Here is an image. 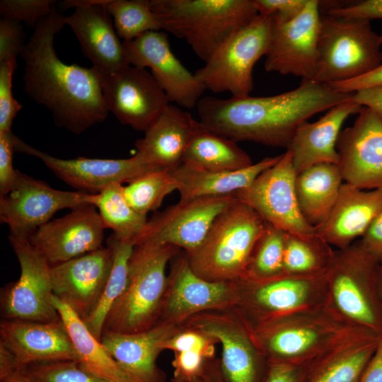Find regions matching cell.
<instances>
[{"label":"cell","mask_w":382,"mask_h":382,"mask_svg":"<svg viewBox=\"0 0 382 382\" xmlns=\"http://www.w3.org/2000/svg\"><path fill=\"white\" fill-rule=\"evenodd\" d=\"M56 7L41 18L21 54L27 94L50 110L55 124L79 134L103 122L109 110L100 74L93 67L66 64L55 52V35L65 25Z\"/></svg>","instance_id":"6da1fadb"},{"label":"cell","mask_w":382,"mask_h":382,"mask_svg":"<svg viewBox=\"0 0 382 382\" xmlns=\"http://www.w3.org/2000/svg\"><path fill=\"white\" fill-rule=\"evenodd\" d=\"M352 97L353 93L338 91L317 81L302 79L296 88L277 95L206 96L196 107L199 122L210 132L237 142L249 141L287 149L302 123Z\"/></svg>","instance_id":"7a4b0ae2"},{"label":"cell","mask_w":382,"mask_h":382,"mask_svg":"<svg viewBox=\"0 0 382 382\" xmlns=\"http://www.w3.org/2000/svg\"><path fill=\"white\" fill-rule=\"evenodd\" d=\"M269 364L304 366L351 344L381 337L352 324L328 305L270 320L250 328Z\"/></svg>","instance_id":"3957f363"},{"label":"cell","mask_w":382,"mask_h":382,"mask_svg":"<svg viewBox=\"0 0 382 382\" xmlns=\"http://www.w3.org/2000/svg\"><path fill=\"white\" fill-rule=\"evenodd\" d=\"M162 30L185 40L207 62L257 15L254 0H150Z\"/></svg>","instance_id":"277c9868"},{"label":"cell","mask_w":382,"mask_h":382,"mask_svg":"<svg viewBox=\"0 0 382 382\" xmlns=\"http://www.w3.org/2000/svg\"><path fill=\"white\" fill-rule=\"evenodd\" d=\"M267 222L237 198L215 219L199 247L185 253L192 270L212 282L244 279Z\"/></svg>","instance_id":"5b68a950"},{"label":"cell","mask_w":382,"mask_h":382,"mask_svg":"<svg viewBox=\"0 0 382 382\" xmlns=\"http://www.w3.org/2000/svg\"><path fill=\"white\" fill-rule=\"evenodd\" d=\"M180 251L168 244L134 245L129 262L127 286L110 311L103 332L138 333L159 322L168 284L166 267Z\"/></svg>","instance_id":"8992f818"},{"label":"cell","mask_w":382,"mask_h":382,"mask_svg":"<svg viewBox=\"0 0 382 382\" xmlns=\"http://www.w3.org/2000/svg\"><path fill=\"white\" fill-rule=\"evenodd\" d=\"M379 260L360 244L335 250L327 272V305L342 318L382 336V305L377 286Z\"/></svg>","instance_id":"52a82bcc"},{"label":"cell","mask_w":382,"mask_h":382,"mask_svg":"<svg viewBox=\"0 0 382 382\" xmlns=\"http://www.w3.org/2000/svg\"><path fill=\"white\" fill-rule=\"evenodd\" d=\"M381 45L369 20L321 16L313 80L329 85L369 73L381 63Z\"/></svg>","instance_id":"ba28073f"},{"label":"cell","mask_w":382,"mask_h":382,"mask_svg":"<svg viewBox=\"0 0 382 382\" xmlns=\"http://www.w3.org/2000/svg\"><path fill=\"white\" fill-rule=\"evenodd\" d=\"M272 29V17L258 14L233 34L194 73L205 90L229 92L233 98L249 96L254 66L269 51Z\"/></svg>","instance_id":"9c48e42d"},{"label":"cell","mask_w":382,"mask_h":382,"mask_svg":"<svg viewBox=\"0 0 382 382\" xmlns=\"http://www.w3.org/2000/svg\"><path fill=\"white\" fill-rule=\"evenodd\" d=\"M240 301L235 308L249 328L293 313L327 305V274L317 277L284 275L240 281Z\"/></svg>","instance_id":"30bf717a"},{"label":"cell","mask_w":382,"mask_h":382,"mask_svg":"<svg viewBox=\"0 0 382 382\" xmlns=\"http://www.w3.org/2000/svg\"><path fill=\"white\" fill-rule=\"evenodd\" d=\"M183 325L221 345L219 364L225 382H263L269 363L257 347L248 324L235 308L196 314Z\"/></svg>","instance_id":"8fae6325"},{"label":"cell","mask_w":382,"mask_h":382,"mask_svg":"<svg viewBox=\"0 0 382 382\" xmlns=\"http://www.w3.org/2000/svg\"><path fill=\"white\" fill-rule=\"evenodd\" d=\"M9 243L20 265L18 279L1 289L3 319L54 322L61 319L52 303L51 266L28 238L9 234Z\"/></svg>","instance_id":"7c38bea8"},{"label":"cell","mask_w":382,"mask_h":382,"mask_svg":"<svg viewBox=\"0 0 382 382\" xmlns=\"http://www.w3.org/2000/svg\"><path fill=\"white\" fill-rule=\"evenodd\" d=\"M296 173L290 150L264 170L246 188L234 194L267 223L290 234L308 236L317 233L300 211L295 188Z\"/></svg>","instance_id":"4fadbf2b"},{"label":"cell","mask_w":382,"mask_h":382,"mask_svg":"<svg viewBox=\"0 0 382 382\" xmlns=\"http://www.w3.org/2000/svg\"><path fill=\"white\" fill-rule=\"evenodd\" d=\"M240 281L206 280L192 270L185 253L178 254L171 260L159 322L183 325L196 314L236 307Z\"/></svg>","instance_id":"5bb4252c"},{"label":"cell","mask_w":382,"mask_h":382,"mask_svg":"<svg viewBox=\"0 0 382 382\" xmlns=\"http://www.w3.org/2000/svg\"><path fill=\"white\" fill-rule=\"evenodd\" d=\"M91 195L53 189L18 171L12 190L0 196V220L8 226L11 235L29 238L57 211L92 205Z\"/></svg>","instance_id":"9a60e30c"},{"label":"cell","mask_w":382,"mask_h":382,"mask_svg":"<svg viewBox=\"0 0 382 382\" xmlns=\"http://www.w3.org/2000/svg\"><path fill=\"white\" fill-rule=\"evenodd\" d=\"M236 198L232 195L180 199L148 220L133 244H168L190 253L199 247L216 218Z\"/></svg>","instance_id":"2e32d148"},{"label":"cell","mask_w":382,"mask_h":382,"mask_svg":"<svg viewBox=\"0 0 382 382\" xmlns=\"http://www.w3.org/2000/svg\"><path fill=\"white\" fill-rule=\"evenodd\" d=\"M100 74L109 112L136 130L145 132L170 105L166 93L146 69L128 65Z\"/></svg>","instance_id":"e0dca14e"},{"label":"cell","mask_w":382,"mask_h":382,"mask_svg":"<svg viewBox=\"0 0 382 382\" xmlns=\"http://www.w3.org/2000/svg\"><path fill=\"white\" fill-rule=\"evenodd\" d=\"M320 5L318 0H308L294 19L286 22L273 19L271 44L264 64L267 71L313 79L321 18Z\"/></svg>","instance_id":"ac0fdd59"},{"label":"cell","mask_w":382,"mask_h":382,"mask_svg":"<svg viewBox=\"0 0 382 382\" xmlns=\"http://www.w3.org/2000/svg\"><path fill=\"white\" fill-rule=\"evenodd\" d=\"M122 42L128 63L149 68L170 102L185 108L197 106L205 88L173 54L166 31H149Z\"/></svg>","instance_id":"d6986e66"},{"label":"cell","mask_w":382,"mask_h":382,"mask_svg":"<svg viewBox=\"0 0 382 382\" xmlns=\"http://www.w3.org/2000/svg\"><path fill=\"white\" fill-rule=\"evenodd\" d=\"M108 0L63 1V9L74 8L64 16V23L77 37L92 67L103 74L115 72L128 65L123 42L118 37L106 6Z\"/></svg>","instance_id":"ffe728a7"},{"label":"cell","mask_w":382,"mask_h":382,"mask_svg":"<svg viewBox=\"0 0 382 382\" xmlns=\"http://www.w3.org/2000/svg\"><path fill=\"white\" fill-rule=\"evenodd\" d=\"M13 143L15 151L37 157L64 183L89 194L99 193L113 183H129L150 171L163 170L145 163L137 154L124 159H62L29 146L15 135Z\"/></svg>","instance_id":"44dd1931"},{"label":"cell","mask_w":382,"mask_h":382,"mask_svg":"<svg viewBox=\"0 0 382 382\" xmlns=\"http://www.w3.org/2000/svg\"><path fill=\"white\" fill-rule=\"evenodd\" d=\"M338 166L345 183L361 190L382 187V120L362 107L337 143Z\"/></svg>","instance_id":"7402d4cb"},{"label":"cell","mask_w":382,"mask_h":382,"mask_svg":"<svg viewBox=\"0 0 382 382\" xmlns=\"http://www.w3.org/2000/svg\"><path fill=\"white\" fill-rule=\"evenodd\" d=\"M88 204L40 226L28 240L54 266L94 251L102 247L104 224L96 211Z\"/></svg>","instance_id":"603a6c76"},{"label":"cell","mask_w":382,"mask_h":382,"mask_svg":"<svg viewBox=\"0 0 382 382\" xmlns=\"http://www.w3.org/2000/svg\"><path fill=\"white\" fill-rule=\"evenodd\" d=\"M113 262L110 246L51 266L54 296L66 303L82 320L96 306Z\"/></svg>","instance_id":"cb8c5ba5"},{"label":"cell","mask_w":382,"mask_h":382,"mask_svg":"<svg viewBox=\"0 0 382 382\" xmlns=\"http://www.w3.org/2000/svg\"><path fill=\"white\" fill-rule=\"evenodd\" d=\"M0 344L22 368L35 363L79 361L62 319L54 322L2 319Z\"/></svg>","instance_id":"d4e9b609"},{"label":"cell","mask_w":382,"mask_h":382,"mask_svg":"<svg viewBox=\"0 0 382 382\" xmlns=\"http://www.w3.org/2000/svg\"><path fill=\"white\" fill-rule=\"evenodd\" d=\"M183 328V325L160 321L138 333L104 331L100 342L133 382H165L157 358L163 351V343Z\"/></svg>","instance_id":"484cf974"},{"label":"cell","mask_w":382,"mask_h":382,"mask_svg":"<svg viewBox=\"0 0 382 382\" xmlns=\"http://www.w3.org/2000/svg\"><path fill=\"white\" fill-rule=\"evenodd\" d=\"M361 108L352 97L328 110L317 121H306L298 127L286 149L291 153L296 174L320 163L338 164L337 143L342 125Z\"/></svg>","instance_id":"4316f807"},{"label":"cell","mask_w":382,"mask_h":382,"mask_svg":"<svg viewBox=\"0 0 382 382\" xmlns=\"http://www.w3.org/2000/svg\"><path fill=\"white\" fill-rule=\"evenodd\" d=\"M382 211V187L361 190L344 183L337 200L317 233L332 247L346 248L362 237Z\"/></svg>","instance_id":"83f0119b"},{"label":"cell","mask_w":382,"mask_h":382,"mask_svg":"<svg viewBox=\"0 0 382 382\" xmlns=\"http://www.w3.org/2000/svg\"><path fill=\"white\" fill-rule=\"evenodd\" d=\"M197 122L189 112L169 105L136 141V154L156 168H176L183 161Z\"/></svg>","instance_id":"f1b7e54d"},{"label":"cell","mask_w":382,"mask_h":382,"mask_svg":"<svg viewBox=\"0 0 382 382\" xmlns=\"http://www.w3.org/2000/svg\"><path fill=\"white\" fill-rule=\"evenodd\" d=\"M282 154L267 157L251 166L233 171H209L182 163L170 170L177 184L180 199L232 195L248 187L266 169L274 165Z\"/></svg>","instance_id":"f546056e"},{"label":"cell","mask_w":382,"mask_h":382,"mask_svg":"<svg viewBox=\"0 0 382 382\" xmlns=\"http://www.w3.org/2000/svg\"><path fill=\"white\" fill-rule=\"evenodd\" d=\"M343 178L337 164L320 163L296 175L298 204L305 220L317 230L328 219L339 197Z\"/></svg>","instance_id":"4dcf8cb0"},{"label":"cell","mask_w":382,"mask_h":382,"mask_svg":"<svg viewBox=\"0 0 382 382\" xmlns=\"http://www.w3.org/2000/svg\"><path fill=\"white\" fill-rule=\"evenodd\" d=\"M52 303L66 328L79 361L85 369L108 382H133L66 303L54 295Z\"/></svg>","instance_id":"1f68e13d"},{"label":"cell","mask_w":382,"mask_h":382,"mask_svg":"<svg viewBox=\"0 0 382 382\" xmlns=\"http://www.w3.org/2000/svg\"><path fill=\"white\" fill-rule=\"evenodd\" d=\"M237 141L207 129L198 121L183 163L209 171H233L253 163Z\"/></svg>","instance_id":"d6a6232c"},{"label":"cell","mask_w":382,"mask_h":382,"mask_svg":"<svg viewBox=\"0 0 382 382\" xmlns=\"http://www.w3.org/2000/svg\"><path fill=\"white\" fill-rule=\"evenodd\" d=\"M380 339L351 344L303 366L301 382H359Z\"/></svg>","instance_id":"836d02e7"},{"label":"cell","mask_w":382,"mask_h":382,"mask_svg":"<svg viewBox=\"0 0 382 382\" xmlns=\"http://www.w3.org/2000/svg\"><path fill=\"white\" fill-rule=\"evenodd\" d=\"M113 251L112 269L93 311L83 320L89 331L100 340L107 316L125 291L129 278V262L134 245L130 240L121 239L113 233L107 239Z\"/></svg>","instance_id":"e575fe53"},{"label":"cell","mask_w":382,"mask_h":382,"mask_svg":"<svg viewBox=\"0 0 382 382\" xmlns=\"http://www.w3.org/2000/svg\"><path fill=\"white\" fill-rule=\"evenodd\" d=\"M335 250L318 233L301 236L286 233L283 270L284 275L317 277L326 274Z\"/></svg>","instance_id":"d590c367"},{"label":"cell","mask_w":382,"mask_h":382,"mask_svg":"<svg viewBox=\"0 0 382 382\" xmlns=\"http://www.w3.org/2000/svg\"><path fill=\"white\" fill-rule=\"evenodd\" d=\"M120 183H113L91 195V204L98 209L105 228L121 239L133 240L141 233L148 219L127 202Z\"/></svg>","instance_id":"8d00e7d4"},{"label":"cell","mask_w":382,"mask_h":382,"mask_svg":"<svg viewBox=\"0 0 382 382\" xmlns=\"http://www.w3.org/2000/svg\"><path fill=\"white\" fill-rule=\"evenodd\" d=\"M106 8L123 42L131 41L149 31L163 30L149 0H108Z\"/></svg>","instance_id":"74e56055"},{"label":"cell","mask_w":382,"mask_h":382,"mask_svg":"<svg viewBox=\"0 0 382 382\" xmlns=\"http://www.w3.org/2000/svg\"><path fill=\"white\" fill-rule=\"evenodd\" d=\"M286 233L267 223L253 252L245 279L264 281L284 276Z\"/></svg>","instance_id":"f35d334b"},{"label":"cell","mask_w":382,"mask_h":382,"mask_svg":"<svg viewBox=\"0 0 382 382\" xmlns=\"http://www.w3.org/2000/svg\"><path fill=\"white\" fill-rule=\"evenodd\" d=\"M177 190L176 182L170 170L150 171L124 187L129 204L138 213L146 216L157 209L165 197Z\"/></svg>","instance_id":"ab89813d"},{"label":"cell","mask_w":382,"mask_h":382,"mask_svg":"<svg viewBox=\"0 0 382 382\" xmlns=\"http://www.w3.org/2000/svg\"><path fill=\"white\" fill-rule=\"evenodd\" d=\"M30 382H108L85 369L79 361L35 363L25 368Z\"/></svg>","instance_id":"60d3db41"},{"label":"cell","mask_w":382,"mask_h":382,"mask_svg":"<svg viewBox=\"0 0 382 382\" xmlns=\"http://www.w3.org/2000/svg\"><path fill=\"white\" fill-rule=\"evenodd\" d=\"M55 8L52 0H1L0 13L2 18L24 22L35 27L42 18L50 14Z\"/></svg>","instance_id":"b9f144b4"},{"label":"cell","mask_w":382,"mask_h":382,"mask_svg":"<svg viewBox=\"0 0 382 382\" xmlns=\"http://www.w3.org/2000/svg\"><path fill=\"white\" fill-rule=\"evenodd\" d=\"M17 66L14 61L0 63V132H11L13 119L22 108L13 96V75Z\"/></svg>","instance_id":"7bdbcfd3"},{"label":"cell","mask_w":382,"mask_h":382,"mask_svg":"<svg viewBox=\"0 0 382 382\" xmlns=\"http://www.w3.org/2000/svg\"><path fill=\"white\" fill-rule=\"evenodd\" d=\"M216 343L214 340L197 330L183 327L180 332L163 343V349L174 352L193 351L201 354L205 359H210L214 357Z\"/></svg>","instance_id":"ee69618b"},{"label":"cell","mask_w":382,"mask_h":382,"mask_svg":"<svg viewBox=\"0 0 382 382\" xmlns=\"http://www.w3.org/2000/svg\"><path fill=\"white\" fill-rule=\"evenodd\" d=\"M20 22L7 18L0 21V63L14 61L20 56L25 44Z\"/></svg>","instance_id":"f6af8a7d"},{"label":"cell","mask_w":382,"mask_h":382,"mask_svg":"<svg viewBox=\"0 0 382 382\" xmlns=\"http://www.w3.org/2000/svg\"><path fill=\"white\" fill-rule=\"evenodd\" d=\"M14 134L0 132V196L10 192L18 179V171L13 166Z\"/></svg>","instance_id":"bcb514c9"},{"label":"cell","mask_w":382,"mask_h":382,"mask_svg":"<svg viewBox=\"0 0 382 382\" xmlns=\"http://www.w3.org/2000/svg\"><path fill=\"white\" fill-rule=\"evenodd\" d=\"M308 0H254L258 14L274 21L286 22L296 18L305 8Z\"/></svg>","instance_id":"7dc6e473"},{"label":"cell","mask_w":382,"mask_h":382,"mask_svg":"<svg viewBox=\"0 0 382 382\" xmlns=\"http://www.w3.org/2000/svg\"><path fill=\"white\" fill-rule=\"evenodd\" d=\"M327 14L349 18L382 21V0H364L328 8Z\"/></svg>","instance_id":"c3c4849f"},{"label":"cell","mask_w":382,"mask_h":382,"mask_svg":"<svg viewBox=\"0 0 382 382\" xmlns=\"http://www.w3.org/2000/svg\"><path fill=\"white\" fill-rule=\"evenodd\" d=\"M172 361L173 376L192 377L202 373L207 359L201 354L193 351L174 352Z\"/></svg>","instance_id":"681fc988"},{"label":"cell","mask_w":382,"mask_h":382,"mask_svg":"<svg viewBox=\"0 0 382 382\" xmlns=\"http://www.w3.org/2000/svg\"><path fill=\"white\" fill-rule=\"evenodd\" d=\"M381 85H382V50L381 63L376 69L357 79L328 86L342 93H353L362 88Z\"/></svg>","instance_id":"f907efd6"},{"label":"cell","mask_w":382,"mask_h":382,"mask_svg":"<svg viewBox=\"0 0 382 382\" xmlns=\"http://www.w3.org/2000/svg\"><path fill=\"white\" fill-rule=\"evenodd\" d=\"M359 242L371 255L379 260L382 258V211L374 219Z\"/></svg>","instance_id":"816d5d0a"},{"label":"cell","mask_w":382,"mask_h":382,"mask_svg":"<svg viewBox=\"0 0 382 382\" xmlns=\"http://www.w3.org/2000/svg\"><path fill=\"white\" fill-rule=\"evenodd\" d=\"M303 366L269 364L263 382H301Z\"/></svg>","instance_id":"f5cc1de1"},{"label":"cell","mask_w":382,"mask_h":382,"mask_svg":"<svg viewBox=\"0 0 382 382\" xmlns=\"http://www.w3.org/2000/svg\"><path fill=\"white\" fill-rule=\"evenodd\" d=\"M353 100L371 110L382 120V85L368 87L353 93Z\"/></svg>","instance_id":"db71d44e"},{"label":"cell","mask_w":382,"mask_h":382,"mask_svg":"<svg viewBox=\"0 0 382 382\" xmlns=\"http://www.w3.org/2000/svg\"><path fill=\"white\" fill-rule=\"evenodd\" d=\"M359 382H382V336Z\"/></svg>","instance_id":"11a10c76"},{"label":"cell","mask_w":382,"mask_h":382,"mask_svg":"<svg viewBox=\"0 0 382 382\" xmlns=\"http://www.w3.org/2000/svg\"><path fill=\"white\" fill-rule=\"evenodd\" d=\"M25 368H22L13 355L0 344V381L4 382Z\"/></svg>","instance_id":"9f6ffc18"},{"label":"cell","mask_w":382,"mask_h":382,"mask_svg":"<svg viewBox=\"0 0 382 382\" xmlns=\"http://www.w3.org/2000/svg\"><path fill=\"white\" fill-rule=\"evenodd\" d=\"M204 373L209 382H225L221 374L219 361L214 359H207L204 367Z\"/></svg>","instance_id":"6f0895ef"},{"label":"cell","mask_w":382,"mask_h":382,"mask_svg":"<svg viewBox=\"0 0 382 382\" xmlns=\"http://www.w3.org/2000/svg\"><path fill=\"white\" fill-rule=\"evenodd\" d=\"M171 382H209V381L206 377L203 370L201 374L192 377H181L173 376V378L171 379Z\"/></svg>","instance_id":"680465c9"},{"label":"cell","mask_w":382,"mask_h":382,"mask_svg":"<svg viewBox=\"0 0 382 382\" xmlns=\"http://www.w3.org/2000/svg\"><path fill=\"white\" fill-rule=\"evenodd\" d=\"M4 382H30L25 374V368Z\"/></svg>","instance_id":"91938a15"},{"label":"cell","mask_w":382,"mask_h":382,"mask_svg":"<svg viewBox=\"0 0 382 382\" xmlns=\"http://www.w3.org/2000/svg\"><path fill=\"white\" fill-rule=\"evenodd\" d=\"M377 286L379 297L382 305V258L379 260L377 272Z\"/></svg>","instance_id":"94428289"},{"label":"cell","mask_w":382,"mask_h":382,"mask_svg":"<svg viewBox=\"0 0 382 382\" xmlns=\"http://www.w3.org/2000/svg\"><path fill=\"white\" fill-rule=\"evenodd\" d=\"M380 40H381V42L382 43V34L380 35Z\"/></svg>","instance_id":"6125c7cd"}]
</instances>
